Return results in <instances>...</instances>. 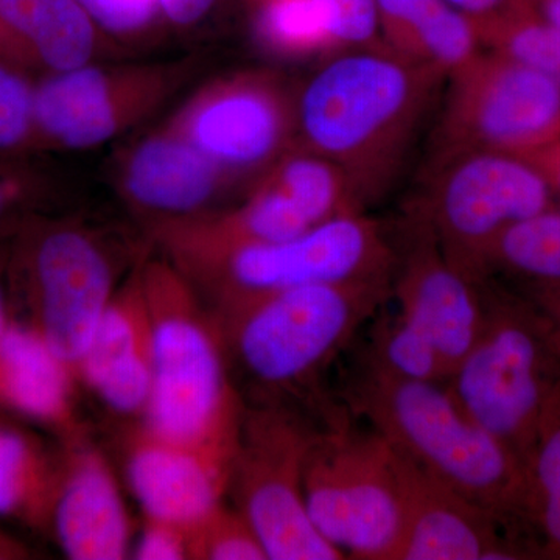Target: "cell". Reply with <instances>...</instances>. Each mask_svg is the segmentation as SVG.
<instances>
[{"label": "cell", "mask_w": 560, "mask_h": 560, "mask_svg": "<svg viewBox=\"0 0 560 560\" xmlns=\"http://www.w3.org/2000/svg\"><path fill=\"white\" fill-rule=\"evenodd\" d=\"M257 2H260V0H257Z\"/></svg>", "instance_id": "obj_43"}, {"label": "cell", "mask_w": 560, "mask_h": 560, "mask_svg": "<svg viewBox=\"0 0 560 560\" xmlns=\"http://www.w3.org/2000/svg\"><path fill=\"white\" fill-rule=\"evenodd\" d=\"M552 195L541 173L518 154L460 151L430 160L422 195L411 210L425 221L447 259L482 282L501 235L550 209Z\"/></svg>", "instance_id": "obj_8"}, {"label": "cell", "mask_w": 560, "mask_h": 560, "mask_svg": "<svg viewBox=\"0 0 560 560\" xmlns=\"http://www.w3.org/2000/svg\"><path fill=\"white\" fill-rule=\"evenodd\" d=\"M171 125L234 178L267 173L294 147L296 103L270 73H237L205 88Z\"/></svg>", "instance_id": "obj_13"}, {"label": "cell", "mask_w": 560, "mask_h": 560, "mask_svg": "<svg viewBox=\"0 0 560 560\" xmlns=\"http://www.w3.org/2000/svg\"><path fill=\"white\" fill-rule=\"evenodd\" d=\"M323 418L304 460L313 525L345 559L397 560L405 508L396 451L346 405Z\"/></svg>", "instance_id": "obj_5"}, {"label": "cell", "mask_w": 560, "mask_h": 560, "mask_svg": "<svg viewBox=\"0 0 560 560\" xmlns=\"http://www.w3.org/2000/svg\"><path fill=\"white\" fill-rule=\"evenodd\" d=\"M404 231L390 298L397 302V312L430 338L451 375L485 323L482 282L447 259L415 210L408 212Z\"/></svg>", "instance_id": "obj_14"}, {"label": "cell", "mask_w": 560, "mask_h": 560, "mask_svg": "<svg viewBox=\"0 0 560 560\" xmlns=\"http://www.w3.org/2000/svg\"><path fill=\"white\" fill-rule=\"evenodd\" d=\"M375 316L364 361L393 377L415 382H445L447 368L433 342L399 312Z\"/></svg>", "instance_id": "obj_27"}, {"label": "cell", "mask_w": 560, "mask_h": 560, "mask_svg": "<svg viewBox=\"0 0 560 560\" xmlns=\"http://www.w3.org/2000/svg\"><path fill=\"white\" fill-rule=\"evenodd\" d=\"M189 559L268 560L264 545L242 511L223 503L190 526Z\"/></svg>", "instance_id": "obj_32"}, {"label": "cell", "mask_w": 560, "mask_h": 560, "mask_svg": "<svg viewBox=\"0 0 560 560\" xmlns=\"http://www.w3.org/2000/svg\"><path fill=\"white\" fill-rule=\"evenodd\" d=\"M65 475V448L55 453L31 431L0 423V518L50 533Z\"/></svg>", "instance_id": "obj_23"}, {"label": "cell", "mask_w": 560, "mask_h": 560, "mask_svg": "<svg viewBox=\"0 0 560 560\" xmlns=\"http://www.w3.org/2000/svg\"><path fill=\"white\" fill-rule=\"evenodd\" d=\"M329 16L335 50L385 47L378 32L375 0H320Z\"/></svg>", "instance_id": "obj_33"}, {"label": "cell", "mask_w": 560, "mask_h": 560, "mask_svg": "<svg viewBox=\"0 0 560 560\" xmlns=\"http://www.w3.org/2000/svg\"><path fill=\"white\" fill-rule=\"evenodd\" d=\"M313 429L282 405L243 411L231 485L268 560L345 559L313 525L304 460Z\"/></svg>", "instance_id": "obj_9"}, {"label": "cell", "mask_w": 560, "mask_h": 560, "mask_svg": "<svg viewBox=\"0 0 560 560\" xmlns=\"http://www.w3.org/2000/svg\"><path fill=\"white\" fill-rule=\"evenodd\" d=\"M533 11L541 21L560 32V0H512Z\"/></svg>", "instance_id": "obj_40"}, {"label": "cell", "mask_w": 560, "mask_h": 560, "mask_svg": "<svg viewBox=\"0 0 560 560\" xmlns=\"http://www.w3.org/2000/svg\"><path fill=\"white\" fill-rule=\"evenodd\" d=\"M445 2L451 3L456 10L463 11L474 20H482V18L503 10L504 7L510 5L512 0H445Z\"/></svg>", "instance_id": "obj_39"}, {"label": "cell", "mask_w": 560, "mask_h": 560, "mask_svg": "<svg viewBox=\"0 0 560 560\" xmlns=\"http://www.w3.org/2000/svg\"><path fill=\"white\" fill-rule=\"evenodd\" d=\"M25 558H28V551L21 544H18L16 540L11 539V537L0 530V560Z\"/></svg>", "instance_id": "obj_41"}, {"label": "cell", "mask_w": 560, "mask_h": 560, "mask_svg": "<svg viewBox=\"0 0 560 560\" xmlns=\"http://www.w3.org/2000/svg\"><path fill=\"white\" fill-rule=\"evenodd\" d=\"M447 80L430 160L475 150L522 156L560 139V86L539 70L485 49Z\"/></svg>", "instance_id": "obj_10"}, {"label": "cell", "mask_w": 560, "mask_h": 560, "mask_svg": "<svg viewBox=\"0 0 560 560\" xmlns=\"http://www.w3.org/2000/svg\"><path fill=\"white\" fill-rule=\"evenodd\" d=\"M482 291L480 335L444 383L467 416L523 466L559 386L560 360L547 319L501 298L485 280Z\"/></svg>", "instance_id": "obj_7"}, {"label": "cell", "mask_w": 560, "mask_h": 560, "mask_svg": "<svg viewBox=\"0 0 560 560\" xmlns=\"http://www.w3.org/2000/svg\"><path fill=\"white\" fill-rule=\"evenodd\" d=\"M396 455L405 508L397 560L521 558L517 545L504 536L510 526L497 515Z\"/></svg>", "instance_id": "obj_15"}, {"label": "cell", "mask_w": 560, "mask_h": 560, "mask_svg": "<svg viewBox=\"0 0 560 560\" xmlns=\"http://www.w3.org/2000/svg\"><path fill=\"white\" fill-rule=\"evenodd\" d=\"M215 3L217 0H160L162 18L178 27L197 24Z\"/></svg>", "instance_id": "obj_36"}, {"label": "cell", "mask_w": 560, "mask_h": 560, "mask_svg": "<svg viewBox=\"0 0 560 560\" xmlns=\"http://www.w3.org/2000/svg\"><path fill=\"white\" fill-rule=\"evenodd\" d=\"M106 36L77 0H0V58L33 79L91 65Z\"/></svg>", "instance_id": "obj_21"}, {"label": "cell", "mask_w": 560, "mask_h": 560, "mask_svg": "<svg viewBox=\"0 0 560 560\" xmlns=\"http://www.w3.org/2000/svg\"><path fill=\"white\" fill-rule=\"evenodd\" d=\"M256 35L276 54L301 57L335 50L329 16L320 0H260Z\"/></svg>", "instance_id": "obj_29"}, {"label": "cell", "mask_w": 560, "mask_h": 560, "mask_svg": "<svg viewBox=\"0 0 560 560\" xmlns=\"http://www.w3.org/2000/svg\"><path fill=\"white\" fill-rule=\"evenodd\" d=\"M393 280L324 283L223 302L220 330L264 388L312 386L390 300Z\"/></svg>", "instance_id": "obj_4"}, {"label": "cell", "mask_w": 560, "mask_h": 560, "mask_svg": "<svg viewBox=\"0 0 560 560\" xmlns=\"http://www.w3.org/2000/svg\"><path fill=\"white\" fill-rule=\"evenodd\" d=\"M153 374V319L139 267L103 313L77 368V381L90 386L110 410L143 416Z\"/></svg>", "instance_id": "obj_17"}, {"label": "cell", "mask_w": 560, "mask_h": 560, "mask_svg": "<svg viewBox=\"0 0 560 560\" xmlns=\"http://www.w3.org/2000/svg\"><path fill=\"white\" fill-rule=\"evenodd\" d=\"M523 514L544 537L545 550L560 558V383L523 460Z\"/></svg>", "instance_id": "obj_25"}, {"label": "cell", "mask_w": 560, "mask_h": 560, "mask_svg": "<svg viewBox=\"0 0 560 560\" xmlns=\"http://www.w3.org/2000/svg\"><path fill=\"white\" fill-rule=\"evenodd\" d=\"M50 198L49 175L36 156H0V241L10 238L32 217L47 213Z\"/></svg>", "instance_id": "obj_31"}, {"label": "cell", "mask_w": 560, "mask_h": 560, "mask_svg": "<svg viewBox=\"0 0 560 560\" xmlns=\"http://www.w3.org/2000/svg\"><path fill=\"white\" fill-rule=\"evenodd\" d=\"M68 363L27 324L11 318L0 337V412L80 440Z\"/></svg>", "instance_id": "obj_20"}, {"label": "cell", "mask_w": 560, "mask_h": 560, "mask_svg": "<svg viewBox=\"0 0 560 560\" xmlns=\"http://www.w3.org/2000/svg\"><path fill=\"white\" fill-rule=\"evenodd\" d=\"M132 558L138 560L189 559V528L178 523L145 517Z\"/></svg>", "instance_id": "obj_35"}, {"label": "cell", "mask_w": 560, "mask_h": 560, "mask_svg": "<svg viewBox=\"0 0 560 560\" xmlns=\"http://www.w3.org/2000/svg\"><path fill=\"white\" fill-rule=\"evenodd\" d=\"M7 416L5 415H2V412H0V423H3L5 422V420H9V419H5Z\"/></svg>", "instance_id": "obj_42"}, {"label": "cell", "mask_w": 560, "mask_h": 560, "mask_svg": "<svg viewBox=\"0 0 560 560\" xmlns=\"http://www.w3.org/2000/svg\"><path fill=\"white\" fill-rule=\"evenodd\" d=\"M36 79L0 58V156H38Z\"/></svg>", "instance_id": "obj_30"}, {"label": "cell", "mask_w": 560, "mask_h": 560, "mask_svg": "<svg viewBox=\"0 0 560 560\" xmlns=\"http://www.w3.org/2000/svg\"><path fill=\"white\" fill-rule=\"evenodd\" d=\"M108 36L135 38L164 20L160 0H77Z\"/></svg>", "instance_id": "obj_34"}, {"label": "cell", "mask_w": 560, "mask_h": 560, "mask_svg": "<svg viewBox=\"0 0 560 560\" xmlns=\"http://www.w3.org/2000/svg\"><path fill=\"white\" fill-rule=\"evenodd\" d=\"M264 180L290 198L312 226L364 212L345 173L334 162L301 145L291 147L265 173Z\"/></svg>", "instance_id": "obj_24"}, {"label": "cell", "mask_w": 560, "mask_h": 560, "mask_svg": "<svg viewBox=\"0 0 560 560\" xmlns=\"http://www.w3.org/2000/svg\"><path fill=\"white\" fill-rule=\"evenodd\" d=\"M397 246L364 212L316 224L289 241L245 246L190 282H210L221 304L272 291L324 283L393 280Z\"/></svg>", "instance_id": "obj_11"}, {"label": "cell", "mask_w": 560, "mask_h": 560, "mask_svg": "<svg viewBox=\"0 0 560 560\" xmlns=\"http://www.w3.org/2000/svg\"><path fill=\"white\" fill-rule=\"evenodd\" d=\"M80 440L65 445V475L50 533L66 558L127 559L131 523L119 482L105 456Z\"/></svg>", "instance_id": "obj_18"}, {"label": "cell", "mask_w": 560, "mask_h": 560, "mask_svg": "<svg viewBox=\"0 0 560 560\" xmlns=\"http://www.w3.org/2000/svg\"><path fill=\"white\" fill-rule=\"evenodd\" d=\"M345 399L394 451L504 525L525 517L521 460L467 416L444 382L404 381L363 360Z\"/></svg>", "instance_id": "obj_2"}, {"label": "cell", "mask_w": 560, "mask_h": 560, "mask_svg": "<svg viewBox=\"0 0 560 560\" xmlns=\"http://www.w3.org/2000/svg\"><path fill=\"white\" fill-rule=\"evenodd\" d=\"M7 265H9V238H3L0 241V337L11 320Z\"/></svg>", "instance_id": "obj_38"}, {"label": "cell", "mask_w": 560, "mask_h": 560, "mask_svg": "<svg viewBox=\"0 0 560 560\" xmlns=\"http://www.w3.org/2000/svg\"><path fill=\"white\" fill-rule=\"evenodd\" d=\"M522 156L541 173L555 194H560V139Z\"/></svg>", "instance_id": "obj_37"}, {"label": "cell", "mask_w": 560, "mask_h": 560, "mask_svg": "<svg viewBox=\"0 0 560 560\" xmlns=\"http://www.w3.org/2000/svg\"><path fill=\"white\" fill-rule=\"evenodd\" d=\"M386 49L448 79L485 50L474 18L445 0H375Z\"/></svg>", "instance_id": "obj_22"}, {"label": "cell", "mask_w": 560, "mask_h": 560, "mask_svg": "<svg viewBox=\"0 0 560 560\" xmlns=\"http://www.w3.org/2000/svg\"><path fill=\"white\" fill-rule=\"evenodd\" d=\"M499 268L540 287L560 285V210H544L504 232L490 253L488 276Z\"/></svg>", "instance_id": "obj_28"}, {"label": "cell", "mask_w": 560, "mask_h": 560, "mask_svg": "<svg viewBox=\"0 0 560 560\" xmlns=\"http://www.w3.org/2000/svg\"><path fill=\"white\" fill-rule=\"evenodd\" d=\"M187 80V65H86L36 80L39 153L90 150L161 108Z\"/></svg>", "instance_id": "obj_12"}, {"label": "cell", "mask_w": 560, "mask_h": 560, "mask_svg": "<svg viewBox=\"0 0 560 560\" xmlns=\"http://www.w3.org/2000/svg\"><path fill=\"white\" fill-rule=\"evenodd\" d=\"M230 178L172 125L136 143L117 172L125 200L161 224L202 215Z\"/></svg>", "instance_id": "obj_19"}, {"label": "cell", "mask_w": 560, "mask_h": 560, "mask_svg": "<svg viewBox=\"0 0 560 560\" xmlns=\"http://www.w3.org/2000/svg\"><path fill=\"white\" fill-rule=\"evenodd\" d=\"M235 455L165 440L145 427L127 445L128 485L143 515L190 528L223 503Z\"/></svg>", "instance_id": "obj_16"}, {"label": "cell", "mask_w": 560, "mask_h": 560, "mask_svg": "<svg viewBox=\"0 0 560 560\" xmlns=\"http://www.w3.org/2000/svg\"><path fill=\"white\" fill-rule=\"evenodd\" d=\"M108 249L79 221L39 213L9 238L11 318L38 331L77 368L116 287Z\"/></svg>", "instance_id": "obj_6"}, {"label": "cell", "mask_w": 560, "mask_h": 560, "mask_svg": "<svg viewBox=\"0 0 560 560\" xmlns=\"http://www.w3.org/2000/svg\"><path fill=\"white\" fill-rule=\"evenodd\" d=\"M143 289L153 319L154 374L145 429L165 440L237 452L243 410L224 361L219 324L168 259L147 261Z\"/></svg>", "instance_id": "obj_3"}, {"label": "cell", "mask_w": 560, "mask_h": 560, "mask_svg": "<svg viewBox=\"0 0 560 560\" xmlns=\"http://www.w3.org/2000/svg\"><path fill=\"white\" fill-rule=\"evenodd\" d=\"M444 80L386 47L345 50L301 92L300 145L334 162L366 208L399 178Z\"/></svg>", "instance_id": "obj_1"}, {"label": "cell", "mask_w": 560, "mask_h": 560, "mask_svg": "<svg viewBox=\"0 0 560 560\" xmlns=\"http://www.w3.org/2000/svg\"><path fill=\"white\" fill-rule=\"evenodd\" d=\"M482 47L539 70L560 86V32L539 16L511 2L503 10L475 20Z\"/></svg>", "instance_id": "obj_26"}]
</instances>
